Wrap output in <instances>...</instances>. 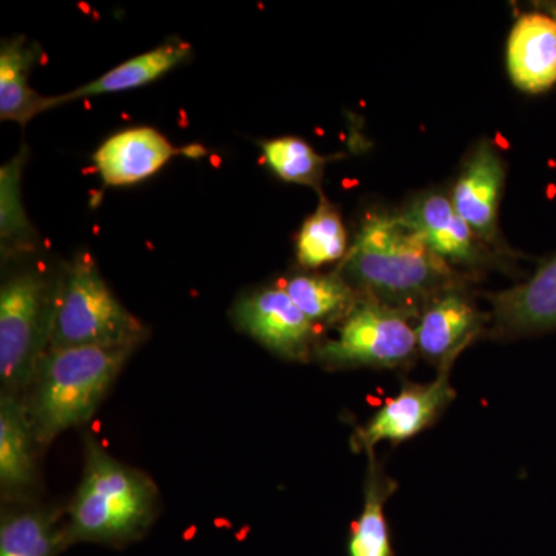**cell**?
I'll list each match as a JSON object with an SVG mask.
<instances>
[{"instance_id": "obj_14", "label": "cell", "mask_w": 556, "mask_h": 556, "mask_svg": "<svg viewBox=\"0 0 556 556\" xmlns=\"http://www.w3.org/2000/svg\"><path fill=\"white\" fill-rule=\"evenodd\" d=\"M507 65L515 86L543 93L556 84V20L551 14L519 17L507 43Z\"/></svg>"}, {"instance_id": "obj_24", "label": "cell", "mask_w": 556, "mask_h": 556, "mask_svg": "<svg viewBox=\"0 0 556 556\" xmlns=\"http://www.w3.org/2000/svg\"><path fill=\"white\" fill-rule=\"evenodd\" d=\"M554 17H555V20H556V9L554 10Z\"/></svg>"}, {"instance_id": "obj_13", "label": "cell", "mask_w": 556, "mask_h": 556, "mask_svg": "<svg viewBox=\"0 0 556 556\" xmlns=\"http://www.w3.org/2000/svg\"><path fill=\"white\" fill-rule=\"evenodd\" d=\"M416 230L427 247L450 266L477 268L485 255L477 233L457 214L452 200L441 193H430L399 215Z\"/></svg>"}, {"instance_id": "obj_2", "label": "cell", "mask_w": 556, "mask_h": 556, "mask_svg": "<svg viewBox=\"0 0 556 556\" xmlns=\"http://www.w3.org/2000/svg\"><path fill=\"white\" fill-rule=\"evenodd\" d=\"M83 479L68 507L65 533L76 543L121 547L144 535L156 511V486L86 439Z\"/></svg>"}, {"instance_id": "obj_19", "label": "cell", "mask_w": 556, "mask_h": 556, "mask_svg": "<svg viewBox=\"0 0 556 556\" xmlns=\"http://www.w3.org/2000/svg\"><path fill=\"white\" fill-rule=\"evenodd\" d=\"M68 546L58 511L25 508L2 515L0 556H58Z\"/></svg>"}, {"instance_id": "obj_12", "label": "cell", "mask_w": 556, "mask_h": 556, "mask_svg": "<svg viewBox=\"0 0 556 556\" xmlns=\"http://www.w3.org/2000/svg\"><path fill=\"white\" fill-rule=\"evenodd\" d=\"M504 175L503 159L492 144L484 142L475 150L453 189L452 203L457 214L484 243H497V207Z\"/></svg>"}, {"instance_id": "obj_22", "label": "cell", "mask_w": 556, "mask_h": 556, "mask_svg": "<svg viewBox=\"0 0 556 556\" xmlns=\"http://www.w3.org/2000/svg\"><path fill=\"white\" fill-rule=\"evenodd\" d=\"M24 153H17L0 167V241L3 255L30 244L31 225L22 203L21 179Z\"/></svg>"}, {"instance_id": "obj_3", "label": "cell", "mask_w": 556, "mask_h": 556, "mask_svg": "<svg viewBox=\"0 0 556 556\" xmlns=\"http://www.w3.org/2000/svg\"><path fill=\"white\" fill-rule=\"evenodd\" d=\"M134 346L50 350L33 379L27 408L39 445L84 426L100 408Z\"/></svg>"}, {"instance_id": "obj_6", "label": "cell", "mask_w": 556, "mask_h": 556, "mask_svg": "<svg viewBox=\"0 0 556 556\" xmlns=\"http://www.w3.org/2000/svg\"><path fill=\"white\" fill-rule=\"evenodd\" d=\"M417 314L362 298L338 336L316 348L328 368H404L417 354Z\"/></svg>"}, {"instance_id": "obj_20", "label": "cell", "mask_w": 556, "mask_h": 556, "mask_svg": "<svg viewBox=\"0 0 556 556\" xmlns=\"http://www.w3.org/2000/svg\"><path fill=\"white\" fill-rule=\"evenodd\" d=\"M281 288L316 327L343 320L362 300L342 274L295 276L288 278Z\"/></svg>"}, {"instance_id": "obj_10", "label": "cell", "mask_w": 556, "mask_h": 556, "mask_svg": "<svg viewBox=\"0 0 556 556\" xmlns=\"http://www.w3.org/2000/svg\"><path fill=\"white\" fill-rule=\"evenodd\" d=\"M204 152L201 146L175 148L159 130L135 127L102 142L93 161L104 185L129 186L152 177L175 156L199 159Z\"/></svg>"}, {"instance_id": "obj_7", "label": "cell", "mask_w": 556, "mask_h": 556, "mask_svg": "<svg viewBox=\"0 0 556 556\" xmlns=\"http://www.w3.org/2000/svg\"><path fill=\"white\" fill-rule=\"evenodd\" d=\"M450 372L452 369H439L431 382L402 387L396 396L388 399L364 427L357 428L354 447L371 453L382 442L401 444L433 426L456 397Z\"/></svg>"}, {"instance_id": "obj_21", "label": "cell", "mask_w": 556, "mask_h": 556, "mask_svg": "<svg viewBox=\"0 0 556 556\" xmlns=\"http://www.w3.org/2000/svg\"><path fill=\"white\" fill-rule=\"evenodd\" d=\"M346 230L340 215L321 200L320 206L299 233L298 258L306 268H320L327 263L345 257Z\"/></svg>"}, {"instance_id": "obj_4", "label": "cell", "mask_w": 556, "mask_h": 556, "mask_svg": "<svg viewBox=\"0 0 556 556\" xmlns=\"http://www.w3.org/2000/svg\"><path fill=\"white\" fill-rule=\"evenodd\" d=\"M142 334L141 321L113 295L93 258L79 255L56 294L50 350L135 348Z\"/></svg>"}, {"instance_id": "obj_5", "label": "cell", "mask_w": 556, "mask_h": 556, "mask_svg": "<svg viewBox=\"0 0 556 556\" xmlns=\"http://www.w3.org/2000/svg\"><path fill=\"white\" fill-rule=\"evenodd\" d=\"M56 292L38 273L17 274L0 291V379L5 393L31 386L50 350Z\"/></svg>"}, {"instance_id": "obj_16", "label": "cell", "mask_w": 556, "mask_h": 556, "mask_svg": "<svg viewBox=\"0 0 556 556\" xmlns=\"http://www.w3.org/2000/svg\"><path fill=\"white\" fill-rule=\"evenodd\" d=\"M38 60L36 46L22 36L5 40L0 49V119L27 126L46 110L56 108L54 97L33 90L28 79Z\"/></svg>"}, {"instance_id": "obj_15", "label": "cell", "mask_w": 556, "mask_h": 556, "mask_svg": "<svg viewBox=\"0 0 556 556\" xmlns=\"http://www.w3.org/2000/svg\"><path fill=\"white\" fill-rule=\"evenodd\" d=\"M33 434L27 408L14 394L0 399V489L3 496L20 497L30 492L38 479Z\"/></svg>"}, {"instance_id": "obj_18", "label": "cell", "mask_w": 556, "mask_h": 556, "mask_svg": "<svg viewBox=\"0 0 556 556\" xmlns=\"http://www.w3.org/2000/svg\"><path fill=\"white\" fill-rule=\"evenodd\" d=\"M367 455L364 507L351 527L348 556H394L386 506L396 492L397 482L387 473L375 452Z\"/></svg>"}, {"instance_id": "obj_8", "label": "cell", "mask_w": 556, "mask_h": 556, "mask_svg": "<svg viewBox=\"0 0 556 556\" xmlns=\"http://www.w3.org/2000/svg\"><path fill=\"white\" fill-rule=\"evenodd\" d=\"M233 318L241 331L270 353L288 361H306L316 325L298 308L281 287L252 292L237 303Z\"/></svg>"}, {"instance_id": "obj_23", "label": "cell", "mask_w": 556, "mask_h": 556, "mask_svg": "<svg viewBox=\"0 0 556 556\" xmlns=\"http://www.w3.org/2000/svg\"><path fill=\"white\" fill-rule=\"evenodd\" d=\"M263 159L277 177L288 182L318 188L327 159L299 138H277L263 142Z\"/></svg>"}, {"instance_id": "obj_1", "label": "cell", "mask_w": 556, "mask_h": 556, "mask_svg": "<svg viewBox=\"0 0 556 556\" xmlns=\"http://www.w3.org/2000/svg\"><path fill=\"white\" fill-rule=\"evenodd\" d=\"M342 276L362 298L419 316L428 300L459 287L455 270L401 217L365 219Z\"/></svg>"}, {"instance_id": "obj_17", "label": "cell", "mask_w": 556, "mask_h": 556, "mask_svg": "<svg viewBox=\"0 0 556 556\" xmlns=\"http://www.w3.org/2000/svg\"><path fill=\"white\" fill-rule=\"evenodd\" d=\"M192 49L186 42H169L156 49L138 54L131 60L123 62L118 67L109 70L79 89L54 97L58 105L67 102L84 100V98L100 97V94L123 93V91L138 89L146 84L166 75L167 72L189 60Z\"/></svg>"}, {"instance_id": "obj_11", "label": "cell", "mask_w": 556, "mask_h": 556, "mask_svg": "<svg viewBox=\"0 0 556 556\" xmlns=\"http://www.w3.org/2000/svg\"><path fill=\"white\" fill-rule=\"evenodd\" d=\"M492 303V334L526 338L556 329V255L529 280L486 295Z\"/></svg>"}, {"instance_id": "obj_9", "label": "cell", "mask_w": 556, "mask_h": 556, "mask_svg": "<svg viewBox=\"0 0 556 556\" xmlns=\"http://www.w3.org/2000/svg\"><path fill=\"white\" fill-rule=\"evenodd\" d=\"M489 318L460 287L428 300L416 321L417 353L439 369H452L459 354L485 329Z\"/></svg>"}]
</instances>
